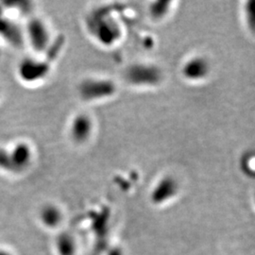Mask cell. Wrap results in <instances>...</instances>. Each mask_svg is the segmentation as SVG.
I'll return each instance as SVG.
<instances>
[{"mask_svg": "<svg viewBox=\"0 0 255 255\" xmlns=\"http://www.w3.org/2000/svg\"><path fill=\"white\" fill-rule=\"evenodd\" d=\"M125 81L135 87H155L164 80V72L152 63L136 62L129 64L124 72Z\"/></svg>", "mask_w": 255, "mask_h": 255, "instance_id": "obj_1", "label": "cell"}, {"mask_svg": "<svg viewBox=\"0 0 255 255\" xmlns=\"http://www.w3.org/2000/svg\"><path fill=\"white\" fill-rule=\"evenodd\" d=\"M78 91L82 101L95 102L114 97L117 92V85L109 79L92 77L82 80Z\"/></svg>", "mask_w": 255, "mask_h": 255, "instance_id": "obj_2", "label": "cell"}, {"mask_svg": "<svg viewBox=\"0 0 255 255\" xmlns=\"http://www.w3.org/2000/svg\"><path fill=\"white\" fill-rule=\"evenodd\" d=\"M211 70V63L205 56L194 55L184 61L181 74L187 82H201L209 77Z\"/></svg>", "mask_w": 255, "mask_h": 255, "instance_id": "obj_3", "label": "cell"}, {"mask_svg": "<svg viewBox=\"0 0 255 255\" xmlns=\"http://www.w3.org/2000/svg\"><path fill=\"white\" fill-rule=\"evenodd\" d=\"M94 120L86 113H79L74 116L69 123V136L75 144L82 145L87 143L94 132Z\"/></svg>", "mask_w": 255, "mask_h": 255, "instance_id": "obj_4", "label": "cell"}, {"mask_svg": "<svg viewBox=\"0 0 255 255\" xmlns=\"http://www.w3.org/2000/svg\"><path fill=\"white\" fill-rule=\"evenodd\" d=\"M27 40L37 52H44L50 45V31L40 18L30 19L27 24Z\"/></svg>", "mask_w": 255, "mask_h": 255, "instance_id": "obj_5", "label": "cell"}, {"mask_svg": "<svg viewBox=\"0 0 255 255\" xmlns=\"http://www.w3.org/2000/svg\"><path fill=\"white\" fill-rule=\"evenodd\" d=\"M49 70L46 62L32 58L22 60L18 66V75L24 82H34L44 79Z\"/></svg>", "mask_w": 255, "mask_h": 255, "instance_id": "obj_6", "label": "cell"}, {"mask_svg": "<svg viewBox=\"0 0 255 255\" xmlns=\"http://www.w3.org/2000/svg\"><path fill=\"white\" fill-rule=\"evenodd\" d=\"M179 182L172 175H165L155 183L151 199L155 203H162L171 200L179 192Z\"/></svg>", "mask_w": 255, "mask_h": 255, "instance_id": "obj_7", "label": "cell"}, {"mask_svg": "<svg viewBox=\"0 0 255 255\" xmlns=\"http://www.w3.org/2000/svg\"><path fill=\"white\" fill-rule=\"evenodd\" d=\"M9 160L12 172H22L31 164L33 153L30 146L26 142H19L9 150Z\"/></svg>", "mask_w": 255, "mask_h": 255, "instance_id": "obj_8", "label": "cell"}, {"mask_svg": "<svg viewBox=\"0 0 255 255\" xmlns=\"http://www.w3.org/2000/svg\"><path fill=\"white\" fill-rule=\"evenodd\" d=\"M61 218L60 210L54 205H47L42 210V219L48 224H55Z\"/></svg>", "mask_w": 255, "mask_h": 255, "instance_id": "obj_9", "label": "cell"}, {"mask_svg": "<svg viewBox=\"0 0 255 255\" xmlns=\"http://www.w3.org/2000/svg\"><path fill=\"white\" fill-rule=\"evenodd\" d=\"M169 2H155L150 7V14L154 19L164 18L169 11Z\"/></svg>", "mask_w": 255, "mask_h": 255, "instance_id": "obj_10", "label": "cell"}, {"mask_svg": "<svg viewBox=\"0 0 255 255\" xmlns=\"http://www.w3.org/2000/svg\"><path fill=\"white\" fill-rule=\"evenodd\" d=\"M0 170L6 172H12L9 150L3 147H0Z\"/></svg>", "mask_w": 255, "mask_h": 255, "instance_id": "obj_11", "label": "cell"}]
</instances>
